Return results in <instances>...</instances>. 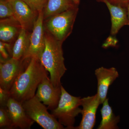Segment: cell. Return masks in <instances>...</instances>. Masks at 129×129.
<instances>
[{"label": "cell", "mask_w": 129, "mask_h": 129, "mask_svg": "<svg viewBox=\"0 0 129 129\" xmlns=\"http://www.w3.org/2000/svg\"><path fill=\"white\" fill-rule=\"evenodd\" d=\"M33 11L37 12L43 11L48 0H22Z\"/></svg>", "instance_id": "20"}, {"label": "cell", "mask_w": 129, "mask_h": 129, "mask_svg": "<svg viewBox=\"0 0 129 129\" xmlns=\"http://www.w3.org/2000/svg\"><path fill=\"white\" fill-rule=\"evenodd\" d=\"M13 15V10L9 2L0 0V19L11 17Z\"/></svg>", "instance_id": "19"}, {"label": "cell", "mask_w": 129, "mask_h": 129, "mask_svg": "<svg viewBox=\"0 0 129 129\" xmlns=\"http://www.w3.org/2000/svg\"><path fill=\"white\" fill-rule=\"evenodd\" d=\"M43 11L39 13L30 36V45L23 59L35 58L40 60L45 47V29Z\"/></svg>", "instance_id": "7"}, {"label": "cell", "mask_w": 129, "mask_h": 129, "mask_svg": "<svg viewBox=\"0 0 129 129\" xmlns=\"http://www.w3.org/2000/svg\"><path fill=\"white\" fill-rule=\"evenodd\" d=\"M22 106L30 119L45 129H62L64 127L51 114L47 107L42 103L35 96L24 102Z\"/></svg>", "instance_id": "5"}, {"label": "cell", "mask_w": 129, "mask_h": 129, "mask_svg": "<svg viewBox=\"0 0 129 129\" xmlns=\"http://www.w3.org/2000/svg\"><path fill=\"white\" fill-rule=\"evenodd\" d=\"M95 74L98 82L97 94L102 104L107 98L109 87L118 78L119 75L115 68H107L104 67H100L96 69Z\"/></svg>", "instance_id": "11"}, {"label": "cell", "mask_w": 129, "mask_h": 129, "mask_svg": "<svg viewBox=\"0 0 129 129\" xmlns=\"http://www.w3.org/2000/svg\"><path fill=\"white\" fill-rule=\"evenodd\" d=\"M6 107L11 120L13 128H30L34 121L27 114L22 103L11 97L8 100Z\"/></svg>", "instance_id": "12"}, {"label": "cell", "mask_w": 129, "mask_h": 129, "mask_svg": "<svg viewBox=\"0 0 129 129\" xmlns=\"http://www.w3.org/2000/svg\"><path fill=\"white\" fill-rule=\"evenodd\" d=\"M11 97L9 91L2 89L0 87V106L6 107L8 100Z\"/></svg>", "instance_id": "21"}, {"label": "cell", "mask_w": 129, "mask_h": 129, "mask_svg": "<svg viewBox=\"0 0 129 129\" xmlns=\"http://www.w3.org/2000/svg\"><path fill=\"white\" fill-rule=\"evenodd\" d=\"M127 12H128V19L129 22V3L127 6Z\"/></svg>", "instance_id": "24"}, {"label": "cell", "mask_w": 129, "mask_h": 129, "mask_svg": "<svg viewBox=\"0 0 129 129\" xmlns=\"http://www.w3.org/2000/svg\"><path fill=\"white\" fill-rule=\"evenodd\" d=\"M99 2L106 4L111 14L112 35L117 34L124 25H129L127 7L113 5L106 0H101Z\"/></svg>", "instance_id": "13"}, {"label": "cell", "mask_w": 129, "mask_h": 129, "mask_svg": "<svg viewBox=\"0 0 129 129\" xmlns=\"http://www.w3.org/2000/svg\"><path fill=\"white\" fill-rule=\"evenodd\" d=\"M82 119L79 125L75 129H92L95 125L98 108L101 105L98 94L81 98Z\"/></svg>", "instance_id": "9"}, {"label": "cell", "mask_w": 129, "mask_h": 129, "mask_svg": "<svg viewBox=\"0 0 129 129\" xmlns=\"http://www.w3.org/2000/svg\"><path fill=\"white\" fill-rule=\"evenodd\" d=\"M30 59L1 58L0 87L9 91L19 75L26 68Z\"/></svg>", "instance_id": "6"}, {"label": "cell", "mask_w": 129, "mask_h": 129, "mask_svg": "<svg viewBox=\"0 0 129 129\" xmlns=\"http://www.w3.org/2000/svg\"><path fill=\"white\" fill-rule=\"evenodd\" d=\"M61 93V87H55L47 75L40 83L35 96L51 111L57 107Z\"/></svg>", "instance_id": "8"}, {"label": "cell", "mask_w": 129, "mask_h": 129, "mask_svg": "<svg viewBox=\"0 0 129 129\" xmlns=\"http://www.w3.org/2000/svg\"><path fill=\"white\" fill-rule=\"evenodd\" d=\"M61 96L56 108L51 111V114L65 129H73L75 118L81 113L80 108L81 103V97L72 95L61 86Z\"/></svg>", "instance_id": "3"}, {"label": "cell", "mask_w": 129, "mask_h": 129, "mask_svg": "<svg viewBox=\"0 0 129 129\" xmlns=\"http://www.w3.org/2000/svg\"><path fill=\"white\" fill-rule=\"evenodd\" d=\"M101 109L102 119L98 129H118V124L120 122V116H116L107 98L103 103Z\"/></svg>", "instance_id": "15"}, {"label": "cell", "mask_w": 129, "mask_h": 129, "mask_svg": "<svg viewBox=\"0 0 129 129\" xmlns=\"http://www.w3.org/2000/svg\"><path fill=\"white\" fill-rule=\"evenodd\" d=\"M79 6L55 14L44 20V29L58 41L63 43L72 33Z\"/></svg>", "instance_id": "4"}, {"label": "cell", "mask_w": 129, "mask_h": 129, "mask_svg": "<svg viewBox=\"0 0 129 129\" xmlns=\"http://www.w3.org/2000/svg\"><path fill=\"white\" fill-rule=\"evenodd\" d=\"M98 2H100L101 0H96ZM111 4L115 5L122 6L127 7L129 3V0H106Z\"/></svg>", "instance_id": "22"}, {"label": "cell", "mask_w": 129, "mask_h": 129, "mask_svg": "<svg viewBox=\"0 0 129 129\" xmlns=\"http://www.w3.org/2000/svg\"><path fill=\"white\" fill-rule=\"evenodd\" d=\"M0 128L1 129H13L6 107H0Z\"/></svg>", "instance_id": "18"}, {"label": "cell", "mask_w": 129, "mask_h": 129, "mask_svg": "<svg viewBox=\"0 0 129 129\" xmlns=\"http://www.w3.org/2000/svg\"><path fill=\"white\" fill-rule=\"evenodd\" d=\"M47 72L40 60L31 58L9 90L11 97L22 103L34 97L40 83L47 76Z\"/></svg>", "instance_id": "1"}, {"label": "cell", "mask_w": 129, "mask_h": 129, "mask_svg": "<svg viewBox=\"0 0 129 129\" xmlns=\"http://www.w3.org/2000/svg\"><path fill=\"white\" fill-rule=\"evenodd\" d=\"M5 1H10L11 0H5Z\"/></svg>", "instance_id": "25"}, {"label": "cell", "mask_w": 129, "mask_h": 129, "mask_svg": "<svg viewBox=\"0 0 129 129\" xmlns=\"http://www.w3.org/2000/svg\"><path fill=\"white\" fill-rule=\"evenodd\" d=\"M45 48L40 61L50 73L53 85L60 88L62 85L61 79L67 70L64 63L63 42L58 41L45 30Z\"/></svg>", "instance_id": "2"}, {"label": "cell", "mask_w": 129, "mask_h": 129, "mask_svg": "<svg viewBox=\"0 0 129 129\" xmlns=\"http://www.w3.org/2000/svg\"><path fill=\"white\" fill-rule=\"evenodd\" d=\"M31 32L22 28L12 48V57L23 59L29 48Z\"/></svg>", "instance_id": "16"}, {"label": "cell", "mask_w": 129, "mask_h": 129, "mask_svg": "<svg viewBox=\"0 0 129 129\" xmlns=\"http://www.w3.org/2000/svg\"><path fill=\"white\" fill-rule=\"evenodd\" d=\"M13 17L21 24L22 28L31 32L39 13L32 10L22 0H11Z\"/></svg>", "instance_id": "10"}, {"label": "cell", "mask_w": 129, "mask_h": 129, "mask_svg": "<svg viewBox=\"0 0 129 129\" xmlns=\"http://www.w3.org/2000/svg\"><path fill=\"white\" fill-rule=\"evenodd\" d=\"M22 26L14 17L0 20V40L1 41L11 45L18 37Z\"/></svg>", "instance_id": "14"}, {"label": "cell", "mask_w": 129, "mask_h": 129, "mask_svg": "<svg viewBox=\"0 0 129 129\" xmlns=\"http://www.w3.org/2000/svg\"><path fill=\"white\" fill-rule=\"evenodd\" d=\"M78 6L74 0H48L43 10L44 20Z\"/></svg>", "instance_id": "17"}, {"label": "cell", "mask_w": 129, "mask_h": 129, "mask_svg": "<svg viewBox=\"0 0 129 129\" xmlns=\"http://www.w3.org/2000/svg\"><path fill=\"white\" fill-rule=\"evenodd\" d=\"M74 1L76 5L79 6L80 2V0H74Z\"/></svg>", "instance_id": "23"}]
</instances>
